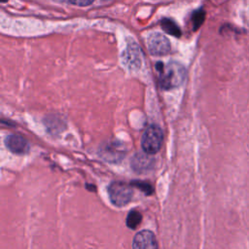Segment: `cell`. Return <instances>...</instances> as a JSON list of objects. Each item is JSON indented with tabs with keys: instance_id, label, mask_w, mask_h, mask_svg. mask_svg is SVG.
Here are the masks:
<instances>
[{
	"instance_id": "5",
	"label": "cell",
	"mask_w": 249,
	"mask_h": 249,
	"mask_svg": "<svg viewBox=\"0 0 249 249\" xmlns=\"http://www.w3.org/2000/svg\"><path fill=\"white\" fill-rule=\"evenodd\" d=\"M132 249H159L154 232L149 230L138 231L133 237Z\"/></svg>"
},
{
	"instance_id": "2",
	"label": "cell",
	"mask_w": 249,
	"mask_h": 249,
	"mask_svg": "<svg viewBox=\"0 0 249 249\" xmlns=\"http://www.w3.org/2000/svg\"><path fill=\"white\" fill-rule=\"evenodd\" d=\"M163 141V133L161 128L157 124H150L146 127L142 134L141 146L143 152L154 155L160 151Z\"/></svg>"
},
{
	"instance_id": "3",
	"label": "cell",
	"mask_w": 249,
	"mask_h": 249,
	"mask_svg": "<svg viewBox=\"0 0 249 249\" xmlns=\"http://www.w3.org/2000/svg\"><path fill=\"white\" fill-rule=\"evenodd\" d=\"M131 184L122 181H114L109 185L108 193L111 202L119 207L124 206L130 202L133 195Z\"/></svg>"
},
{
	"instance_id": "8",
	"label": "cell",
	"mask_w": 249,
	"mask_h": 249,
	"mask_svg": "<svg viewBox=\"0 0 249 249\" xmlns=\"http://www.w3.org/2000/svg\"><path fill=\"white\" fill-rule=\"evenodd\" d=\"M155 160L150 154L137 153L131 159V167L136 172H145L154 166Z\"/></svg>"
},
{
	"instance_id": "9",
	"label": "cell",
	"mask_w": 249,
	"mask_h": 249,
	"mask_svg": "<svg viewBox=\"0 0 249 249\" xmlns=\"http://www.w3.org/2000/svg\"><path fill=\"white\" fill-rule=\"evenodd\" d=\"M141 220H142L141 213L138 212L137 210H131V211H129V213L127 214V217H126V226L129 229L134 230L140 225Z\"/></svg>"
},
{
	"instance_id": "4",
	"label": "cell",
	"mask_w": 249,
	"mask_h": 249,
	"mask_svg": "<svg viewBox=\"0 0 249 249\" xmlns=\"http://www.w3.org/2000/svg\"><path fill=\"white\" fill-rule=\"evenodd\" d=\"M125 155L124 143L119 140H110L103 143L100 147V156L107 161L117 162L120 161Z\"/></svg>"
},
{
	"instance_id": "7",
	"label": "cell",
	"mask_w": 249,
	"mask_h": 249,
	"mask_svg": "<svg viewBox=\"0 0 249 249\" xmlns=\"http://www.w3.org/2000/svg\"><path fill=\"white\" fill-rule=\"evenodd\" d=\"M5 144L8 150L16 155H24L30 149L28 141L24 137L17 134L8 135L5 139Z\"/></svg>"
},
{
	"instance_id": "10",
	"label": "cell",
	"mask_w": 249,
	"mask_h": 249,
	"mask_svg": "<svg viewBox=\"0 0 249 249\" xmlns=\"http://www.w3.org/2000/svg\"><path fill=\"white\" fill-rule=\"evenodd\" d=\"M132 186H135L136 188L140 189L142 192H144L146 195H152L154 193V188L149 182H144V181H139L135 180L131 182Z\"/></svg>"
},
{
	"instance_id": "11",
	"label": "cell",
	"mask_w": 249,
	"mask_h": 249,
	"mask_svg": "<svg viewBox=\"0 0 249 249\" xmlns=\"http://www.w3.org/2000/svg\"><path fill=\"white\" fill-rule=\"evenodd\" d=\"M94 0H70V2L77 6H88L90 5Z\"/></svg>"
},
{
	"instance_id": "1",
	"label": "cell",
	"mask_w": 249,
	"mask_h": 249,
	"mask_svg": "<svg viewBox=\"0 0 249 249\" xmlns=\"http://www.w3.org/2000/svg\"><path fill=\"white\" fill-rule=\"evenodd\" d=\"M157 69L160 72V84L164 89L180 86L186 77L184 66L177 62H169L166 65L159 63Z\"/></svg>"
},
{
	"instance_id": "6",
	"label": "cell",
	"mask_w": 249,
	"mask_h": 249,
	"mask_svg": "<svg viewBox=\"0 0 249 249\" xmlns=\"http://www.w3.org/2000/svg\"><path fill=\"white\" fill-rule=\"evenodd\" d=\"M150 52L156 55H162L169 52L170 45L168 40L160 33H153L147 41Z\"/></svg>"
}]
</instances>
